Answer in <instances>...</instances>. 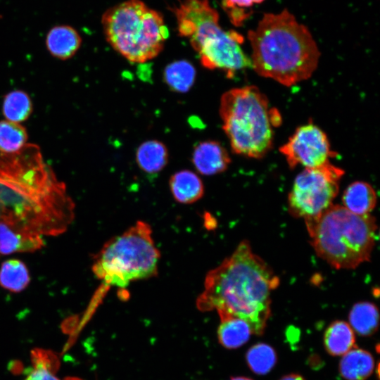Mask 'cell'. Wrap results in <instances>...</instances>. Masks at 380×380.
<instances>
[{
    "instance_id": "21",
    "label": "cell",
    "mask_w": 380,
    "mask_h": 380,
    "mask_svg": "<svg viewBox=\"0 0 380 380\" xmlns=\"http://www.w3.org/2000/svg\"><path fill=\"white\" fill-rule=\"evenodd\" d=\"M163 77L166 84L172 91L186 93L194 84L196 69L186 60L175 61L165 67Z\"/></svg>"
},
{
    "instance_id": "30",
    "label": "cell",
    "mask_w": 380,
    "mask_h": 380,
    "mask_svg": "<svg viewBox=\"0 0 380 380\" xmlns=\"http://www.w3.org/2000/svg\"><path fill=\"white\" fill-rule=\"evenodd\" d=\"M0 219H1V214H0Z\"/></svg>"
},
{
    "instance_id": "19",
    "label": "cell",
    "mask_w": 380,
    "mask_h": 380,
    "mask_svg": "<svg viewBox=\"0 0 380 380\" xmlns=\"http://www.w3.org/2000/svg\"><path fill=\"white\" fill-rule=\"evenodd\" d=\"M355 334L349 324L344 321L333 322L326 329L324 345L333 356L343 355L355 346Z\"/></svg>"
},
{
    "instance_id": "3",
    "label": "cell",
    "mask_w": 380,
    "mask_h": 380,
    "mask_svg": "<svg viewBox=\"0 0 380 380\" xmlns=\"http://www.w3.org/2000/svg\"><path fill=\"white\" fill-rule=\"evenodd\" d=\"M248 39L253 70L284 86L308 80L317 67L320 53L315 41L286 9L264 14Z\"/></svg>"
},
{
    "instance_id": "9",
    "label": "cell",
    "mask_w": 380,
    "mask_h": 380,
    "mask_svg": "<svg viewBox=\"0 0 380 380\" xmlns=\"http://www.w3.org/2000/svg\"><path fill=\"white\" fill-rule=\"evenodd\" d=\"M344 171L329 162L305 168L299 173L289 194L290 213L304 219L315 217L332 205Z\"/></svg>"
},
{
    "instance_id": "26",
    "label": "cell",
    "mask_w": 380,
    "mask_h": 380,
    "mask_svg": "<svg viewBox=\"0 0 380 380\" xmlns=\"http://www.w3.org/2000/svg\"><path fill=\"white\" fill-rule=\"evenodd\" d=\"M265 0H223L222 7L227 13L231 22L235 26H240L251 13L246 9L254 4H260Z\"/></svg>"
},
{
    "instance_id": "20",
    "label": "cell",
    "mask_w": 380,
    "mask_h": 380,
    "mask_svg": "<svg viewBox=\"0 0 380 380\" xmlns=\"http://www.w3.org/2000/svg\"><path fill=\"white\" fill-rule=\"evenodd\" d=\"M348 319L350 326L357 334L370 336L378 329L379 310L374 303L359 302L353 306Z\"/></svg>"
},
{
    "instance_id": "24",
    "label": "cell",
    "mask_w": 380,
    "mask_h": 380,
    "mask_svg": "<svg viewBox=\"0 0 380 380\" xmlns=\"http://www.w3.org/2000/svg\"><path fill=\"white\" fill-rule=\"evenodd\" d=\"M277 356L274 349L268 344L260 343L250 348L246 354L249 368L255 374L264 375L274 367Z\"/></svg>"
},
{
    "instance_id": "29",
    "label": "cell",
    "mask_w": 380,
    "mask_h": 380,
    "mask_svg": "<svg viewBox=\"0 0 380 380\" xmlns=\"http://www.w3.org/2000/svg\"><path fill=\"white\" fill-rule=\"evenodd\" d=\"M230 380H253L250 378L244 377V376H236L233 377Z\"/></svg>"
},
{
    "instance_id": "8",
    "label": "cell",
    "mask_w": 380,
    "mask_h": 380,
    "mask_svg": "<svg viewBox=\"0 0 380 380\" xmlns=\"http://www.w3.org/2000/svg\"><path fill=\"white\" fill-rule=\"evenodd\" d=\"M160 257L150 225L138 221L103 245L94 258L92 271L105 286L124 288L156 276Z\"/></svg>"
},
{
    "instance_id": "5",
    "label": "cell",
    "mask_w": 380,
    "mask_h": 380,
    "mask_svg": "<svg viewBox=\"0 0 380 380\" xmlns=\"http://www.w3.org/2000/svg\"><path fill=\"white\" fill-rule=\"evenodd\" d=\"M171 10L179 34L189 40L205 68L222 70L230 78L251 67L241 46L243 36L222 28L219 14L209 0H182Z\"/></svg>"
},
{
    "instance_id": "6",
    "label": "cell",
    "mask_w": 380,
    "mask_h": 380,
    "mask_svg": "<svg viewBox=\"0 0 380 380\" xmlns=\"http://www.w3.org/2000/svg\"><path fill=\"white\" fill-rule=\"evenodd\" d=\"M220 115L233 152L261 158L271 150L274 129L279 126L281 118L256 87L245 86L224 93Z\"/></svg>"
},
{
    "instance_id": "1",
    "label": "cell",
    "mask_w": 380,
    "mask_h": 380,
    "mask_svg": "<svg viewBox=\"0 0 380 380\" xmlns=\"http://www.w3.org/2000/svg\"><path fill=\"white\" fill-rule=\"evenodd\" d=\"M74 211L65 184L37 145L0 152V220L31 234L57 236L70 227Z\"/></svg>"
},
{
    "instance_id": "25",
    "label": "cell",
    "mask_w": 380,
    "mask_h": 380,
    "mask_svg": "<svg viewBox=\"0 0 380 380\" xmlns=\"http://www.w3.org/2000/svg\"><path fill=\"white\" fill-rule=\"evenodd\" d=\"M27 133L19 123L8 120L0 121V152L13 153L27 144Z\"/></svg>"
},
{
    "instance_id": "13",
    "label": "cell",
    "mask_w": 380,
    "mask_h": 380,
    "mask_svg": "<svg viewBox=\"0 0 380 380\" xmlns=\"http://www.w3.org/2000/svg\"><path fill=\"white\" fill-rule=\"evenodd\" d=\"M81 36L72 26L58 25L51 27L46 37L48 51L55 58L67 60L72 58L80 47Z\"/></svg>"
},
{
    "instance_id": "16",
    "label": "cell",
    "mask_w": 380,
    "mask_h": 380,
    "mask_svg": "<svg viewBox=\"0 0 380 380\" xmlns=\"http://www.w3.org/2000/svg\"><path fill=\"white\" fill-rule=\"evenodd\" d=\"M343 203L347 210L357 215L369 214L376 203L374 188L365 182L350 184L343 194Z\"/></svg>"
},
{
    "instance_id": "14",
    "label": "cell",
    "mask_w": 380,
    "mask_h": 380,
    "mask_svg": "<svg viewBox=\"0 0 380 380\" xmlns=\"http://www.w3.org/2000/svg\"><path fill=\"white\" fill-rule=\"evenodd\" d=\"M174 198L184 204L193 203L202 198L204 186L201 178L194 172L183 170L173 174L169 182Z\"/></svg>"
},
{
    "instance_id": "12",
    "label": "cell",
    "mask_w": 380,
    "mask_h": 380,
    "mask_svg": "<svg viewBox=\"0 0 380 380\" xmlns=\"http://www.w3.org/2000/svg\"><path fill=\"white\" fill-rule=\"evenodd\" d=\"M44 245L43 236L31 234L0 220V255L32 252Z\"/></svg>"
},
{
    "instance_id": "7",
    "label": "cell",
    "mask_w": 380,
    "mask_h": 380,
    "mask_svg": "<svg viewBox=\"0 0 380 380\" xmlns=\"http://www.w3.org/2000/svg\"><path fill=\"white\" fill-rule=\"evenodd\" d=\"M101 23L107 42L132 63L156 58L169 35L163 15L141 0H127L109 8Z\"/></svg>"
},
{
    "instance_id": "10",
    "label": "cell",
    "mask_w": 380,
    "mask_h": 380,
    "mask_svg": "<svg viewBox=\"0 0 380 380\" xmlns=\"http://www.w3.org/2000/svg\"><path fill=\"white\" fill-rule=\"evenodd\" d=\"M279 151L291 168L298 165L305 168L318 167L336 156L327 134L312 123L298 127Z\"/></svg>"
},
{
    "instance_id": "11",
    "label": "cell",
    "mask_w": 380,
    "mask_h": 380,
    "mask_svg": "<svg viewBox=\"0 0 380 380\" xmlns=\"http://www.w3.org/2000/svg\"><path fill=\"white\" fill-rule=\"evenodd\" d=\"M231 158L227 150L217 141L206 140L197 144L193 151L192 163L203 175H213L224 172Z\"/></svg>"
},
{
    "instance_id": "22",
    "label": "cell",
    "mask_w": 380,
    "mask_h": 380,
    "mask_svg": "<svg viewBox=\"0 0 380 380\" xmlns=\"http://www.w3.org/2000/svg\"><path fill=\"white\" fill-rule=\"evenodd\" d=\"M30 282V276L26 265L18 259H9L0 267V286L12 292H20Z\"/></svg>"
},
{
    "instance_id": "2",
    "label": "cell",
    "mask_w": 380,
    "mask_h": 380,
    "mask_svg": "<svg viewBox=\"0 0 380 380\" xmlns=\"http://www.w3.org/2000/svg\"><path fill=\"white\" fill-rule=\"evenodd\" d=\"M279 284L272 270L243 241L207 273L196 305L201 311L215 309L220 317L241 318L250 324L253 334L260 336L270 315L271 293Z\"/></svg>"
},
{
    "instance_id": "28",
    "label": "cell",
    "mask_w": 380,
    "mask_h": 380,
    "mask_svg": "<svg viewBox=\"0 0 380 380\" xmlns=\"http://www.w3.org/2000/svg\"><path fill=\"white\" fill-rule=\"evenodd\" d=\"M279 380H305V379L298 374H290L282 376Z\"/></svg>"
},
{
    "instance_id": "23",
    "label": "cell",
    "mask_w": 380,
    "mask_h": 380,
    "mask_svg": "<svg viewBox=\"0 0 380 380\" xmlns=\"http://www.w3.org/2000/svg\"><path fill=\"white\" fill-rule=\"evenodd\" d=\"M2 111L8 121L16 123L25 121L32 111L31 99L23 91H12L4 98Z\"/></svg>"
},
{
    "instance_id": "15",
    "label": "cell",
    "mask_w": 380,
    "mask_h": 380,
    "mask_svg": "<svg viewBox=\"0 0 380 380\" xmlns=\"http://www.w3.org/2000/svg\"><path fill=\"white\" fill-rule=\"evenodd\" d=\"M374 360L368 351L353 348L343 355L339 372L346 380H365L373 372Z\"/></svg>"
},
{
    "instance_id": "4",
    "label": "cell",
    "mask_w": 380,
    "mask_h": 380,
    "mask_svg": "<svg viewBox=\"0 0 380 380\" xmlns=\"http://www.w3.org/2000/svg\"><path fill=\"white\" fill-rule=\"evenodd\" d=\"M305 222L316 253L332 267L354 269L369 260L377 231L370 214L357 215L332 204Z\"/></svg>"
},
{
    "instance_id": "18",
    "label": "cell",
    "mask_w": 380,
    "mask_h": 380,
    "mask_svg": "<svg viewBox=\"0 0 380 380\" xmlns=\"http://www.w3.org/2000/svg\"><path fill=\"white\" fill-rule=\"evenodd\" d=\"M166 146L158 140H148L141 144L136 151L139 167L148 174L160 172L168 162Z\"/></svg>"
},
{
    "instance_id": "27",
    "label": "cell",
    "mask_w": 380,
    "mask_h": 380,
    "mask_svg": "<svg viewBox=\"0 0 380 380\" xmlns=\"http://www.w3.org/2000/svg\"><path fill=\"white\" fill-rule=\"evenodd\" d=\"M25 380H61L58 378L53 372L40 367L34 368L28 374ZM63 380H81L77 378L68 377Z\"/></svg>"
},
{
    "instance_id": "17",
    "label": "cell",
    "mask_w": 380,
    "mask_h": 380,
    "mask_svg": "<svg viewBox=\"0 0 380 380\" xmlns=\"http://www.w3.org/2000/svg\"><path fill=\"white\" fill-rule=\"evenodd\" d=\"M220 318L217 338L222 346L234 349L242 346L249 340L253 331L246 321L232 316Z\"/></svg>"
}]
</instances>
